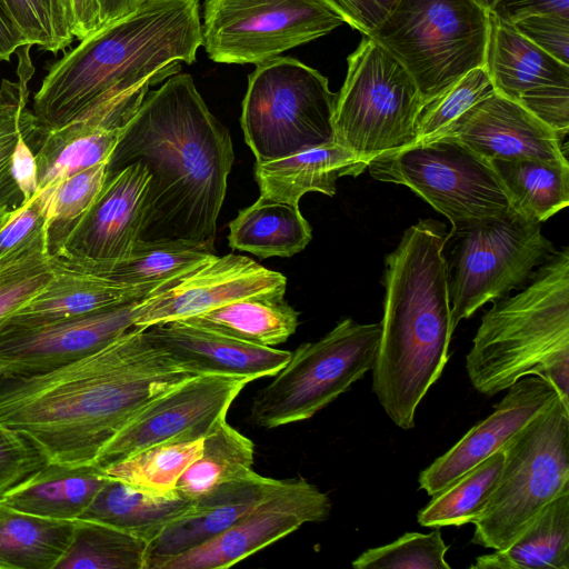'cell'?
Wrapping results in <instances>:
<instances>
[{"mask_svg": "<svg viewBox=\"0 0 569 569\" xmlns=\"http://www.w3.org/2000/svg\"><path fill=\"white\" fill-rule=\"evenodd\" d=\"M448 546L439 528L430 533L406 532L395 541L365 550L352 561L356 569H450Z\"/></svg>", "mask_w": 569, "mask_h": 569, "instance_id": "obj_43", "label": "cell"}, {"mask_svg": "<svg viewBox=\"0 0 569 569\" xmlns=\"http://www.w3.org/2000/svg\"><path fill=\"white\" fill-rule=\"evenodd\" d=\"M108 162L78 172L37 192L46 211L48 256L57 253L94 202L108 177Z\"/></svg>", "mask_w": 569, "mask_h": 569, "instance_id": "obj_40", "label": "cell"}, {"mask_svg": "<svg viewBox=\"0 0 569 569\" xmlns=\"http://www.w3.org/2000/svg\"><path fill=\"white\" fill-rule=\"evenodd\" d=\"M367 37L406 68L427 104L485 66L488 11L473 0H397Z\"/></svg>", "mask_w": 569, "mask_h": 569, "instance_id": "obj_7", "label": "cell"}, {"mask_svg": "<svg viewBox=\"0 0 569 569\" xmlns=\"http://www.w3.org/2000/svg\"><path fill=\"white\" fill-rule=\"evenodd\" d=\"M24 46H29L27 40L0 6V61H9Z\"/></svg>", "mask_w": 569, "mask_h": 569, "instance_id": "obj_52", "label": "cell"}, {"mask_svg": "<svg viewBox=\"0 0 569 569\" xmlns=\"http://www.w3.org/2000/svg\"><path fill=\"white\" fill-rule=\"evenodd\" d=\"M380 333V322L345 318L319 340L300 345L253 398L251 421L273 429L313 417L372 369Z\"/></svg>", "mask_w": 569, "mask_h": 569, "instance_id": "obj_10", "label": "cell"}, {"mask_svg": "<svg viewBox=\"0 0 569 569\" xmlns=\"http://www.w3.org/2000/svg\"><path fill=\"white\" fill-rule=\"evenodd\" d=\"M216 256V251L208 247L189 241L138 240L127 259L101 276L157 291L177 282Z\"/></svg>", "mask_w": 569, "mask_h": 569, "instance_id": "obj_35", "label": "cell"}, {"mask_svg": "<svg viewBox=\"0 0 569 569\" xmlns=\"http://www.w3.org/2000/svg\"><path fill=\"white\" fill-rule=\"evenodd\" d=\"M368 160L338 142L306 149L288 157L256 162L254 179L260 197L299 206L303 194L320 192L332 197L337 180L357 177Z\"/></svg>", "mask_w": 569, "mask_h": 569, "instance_id": "obj_25", "label": "cell"}, {"mask_svg": "<svg viewBox=\"0 0 569 569\" xmlns=\"http://www.w3.org/2000/svg\"><path fill=\"white\" fill-rule=\"evenodd\" d=\"M139 302L133 300L41 326L1 325V370L32 375L92 353L133 327Z\"/></svg>", "mask_w": 569, "mask_h": 569, "instance_id": "obj_18", "label": "cell"}, {"mask_svg": "<svg viewBox=\"0 0 569 569\" xmlns=\"http://www.w3.org/2000/svg\"><path fill=\"white\" fill-rule=\"evenodd\" d=\"M73 521L72 540L56 569H146V541L98 521Z\"/></svg>", "mask_w": 569, "mask_h": 569, "instance_id": "obj_38", "label": "cell"}, {"mask_svg": "<svg viewBox=\"0 0 569 569\" xmlns=\"http://www.w3.org/2000/svg\"><path fill=\"white\" fill-rule=\"evenodd\" d=\"M335 106L336 142L368 161L415 143L423 101L406 68L363 36Z\"/></svg>", "mask_w": 569, "mask_h": 569, "instance_id": "obj_9", "label": "cell"}, {"mask_svg": "<svg viewBox=\"0 0 569 569\" xmlns=\"http://www.w3.org/2000/svg\"><path fill=\"white\" fill-rule=\"evenodd\" d=\"M477 4H479L482 9H485L486 11H490L495 3L497 2V0H473Z\"/></svg>", "mask_w": 569, "mask_h": 569, "instance_id": "obj_54", "label": "cell"}, {"mask_svg": "<svg viewBox=\"0 0 569 569\" xmlns=\"http://www.w3.org/2000/svg\"><path fill=\"white\" fill-rule=\"evenodd\" d=\"M336 98L323 74L295 58L256 64L240 117L256 162L336 142Z\"/></svg>", "mask_w": 569, "mask_h": 569, "instance_id": "obj_8", "label": "cell"}, {"mask_svg": "<svg viewBox=\"0 0 569 569\" xmlns=\"http://www.w3.org/2000/svg\"><path fill=\"white\" fill-rule=\"evenodd\" d=\"M203 438L151 446L103 469L111 479L157 495L176 491L178 479L202 451Z\"/></svg>", "mask_w": 569, "mask_h": 569, "instance_id": "obj_39", "label": "cell"}, {"mask_svg": "<svg viewBox=\"0 0 569 569\" xmlns=\"http://www.w3.org/2000/svg\"><path fill=\"white\" fill-rule=\"evenodd\" d=\"M503 460V451L500 448L433 495L429 503L418 512V523L435 529L472 523L486 508L498 483Z\"/></svg>", "mask_w": 569, "mask_h": 569, "instance_id": "obj_37", "label": "cell"}, {"mask_svg": "<svg viewBox=\"0 0 569 569\" xmlns=\"http://www.w3.org/2000/svg\"><path fill=\"white\" fill-rule=\"evenodd\" d=\"M42 138L40 134L20 136L12 153V176L23 194L24 202L38 192L37 162L32 148H38Z\"/></svg>", "mask_w": 569, "mask_h": 569, "instance_id": "obj_49", "label": "cell"}, {"mask_svg": "<svg viewBox=\"0 0 569 569\" xmlns=\"http://www.w3.org/2000/svg\"><path fill=\"white\" fill-rule=\"evenodd\" d=\"M46 233V211L37 194L0 229V260L29 247Z\"/></svg>", "mask_w": 569, "mask_h": 569, "instance_id": "obj_47", "label": "cell"}, {"mask_svg": "<svg viewBox=\"0 0 569 569\" xmlns=\"http://www.w3.org/2000/svg\"><path fill=\"white\" fill-rule=\"evenodd\" d=\"M283 297H248L182 321L247 343L274 347L286 342L299 325V312Z\"/></svg>", "mask_w": 569, "mask_h": 569, "instance_id": "obj_31", "label": "cell"}, {"mask_svg": "<svg viewBox=\"0 0 569 569\" xmlns=\"http://www.w3.org/2000/svg\"><path fill=\"white\" fill-rule=\"evenodd\" d=\"M470 569H569V490L549 502L506 548Z\"/></svg>", "mask_w": 569, "mask_h": 569, "instance_id": "obj_29", "label": "cell"}, {"mask_svg": "<svg viewBox=\"0 0 569 569\" xmlns=\"http://www.w3.org/2000/svg\"><path fill=\"white\" fill-rule=\"evenodd\" d=\"M466 370L487 397L522 377H541L569 407L568 247L541 264L523 290L492 302L472 339Z\"/></svg>", "mask_w": 569, "mask_h": 569, "instance_id": "obj_5", "label": "cell"}, {"mask_svg": "<svg viewBox=\"0 0 569 569\" xmlns=\"http://www.w3.org/2000/svg\"><path fill=\"white\" fill-rule=\"evenodd\" d=\"M144 1L146 0H100L102 27L133 12Z\"/></svg>", "mask_w": 569, "mask_h": 569, "instance_id": "obj_53", "label": "cell"}, {"mask_svg": "<svg viewBox=\"0 0 569 569\" xmlns=\"http://www.w3.org/2000/svg\"><path fill=\"white\" fill-rule=\"evenodd\" d=\"M147 339L193 375L241 376L253 380L273 377L291 351L247 343L182 320L152 326Z\"/></svg>", "mask_w": 569, "mask_h": 569, "instance_id": "obj_21", "label": "cell"}, {"mask_svg": "<svg viewBox=\"0 0 569 569\" xmlns=\"http://www.w3.org/2000/svg\"><path fill=\"white\" fill-rule=\"evenodd\" d=\"M17 212V211H16ZM16 212H7L0 214V229L10 220Z\"/></svg>", "mask_w": 569, "mask_h": 569, "instance_id": "obj_55", "label": "cell"}, {"mask_svg": "<svg viewBox=\"0 0 569 569\" xmlns=\"http://www.w3.org/2000/svg\"><path fill=\"white\" fill-rule=\"evenodd\" d=\"M0 6L31 47L56 53L74 40L62 0H0Z\"/></svg>", "mask_w": 569, "mask_h": 569, "instance_id": "obj_44", "label": "cell"}, {"mask_svg": "<svg viewBox=\"0 0 569 569\" xmlns=\"http://www.w3.org/2000/svg\"><path fill=\"white\" fill-rule=\"evenodd\" d=\"M124 126L82 121L47 131L34 152L38 191L110 160Z\"/></svg>", "mask_w": 569, "mask_h": 569, "instance_id": "obj_28", "label": "cell"}, {"mask_svg": "<svg viewBox=\"0 0 569 569\" xmlns=\"http://www.w3.org/2000/svg\"><path fill=\"white\" fill-rule=\"evenodd\" d=\"M448 291L452 329L487 302L507 297L555 252L541 223L512 211L448 232Z\"/></svg>", "mask_w": 569, "mask_h": 569, "instance_id": "obj_12", "label": "cell"}, {"mask_svg": "<svg viewBox=\"0 0 569 569\" xmlns=\"http://www.w3.org/2000/svg\"><path fill=\"white\" fill-rule=\"evenodd\" d=\"M148 181L140 163L109 173L62 248L49 257L97 274L127 259L140 240Z\"/></svg>", "mask_w": 569, "mask_h": 569, "instance_id": "obj_16", "label": "cell"}, {"mask_svg": "<svg viewBox=\"0 0 569 569\" xmlns=\"http://www.w3.org/2000/svg\"><path fill=\"white\" fill-rule=\"evenodd\" d=\"M438 137L452 138L489 161H568L562 139L550 127L496 91L461 114Z\"/></svg>", "mask_w": 569, "mask_h": 569, "instance_id": "obj_20", "label": "cell"}, {"mask_svg": "<svg viewBox=\"0 0 569 569\" xmlns=\"http://www.w3.org/2000/svg\"><path fill=\"white\" fill-rule=\"evenodd\" d=\"M71 32L79 41L102 27L100 0H62Z\"/></svg>", "mask_w": 569, "mask_h": 569, "instance_id": "obj_51", "label": "cell"}, {"mask_svg": "<svg viewBox=\"0 0 569 569\" xmlns=\"http://www.w3.org/2000/svg\"><path fill=\"white\" fill-rule=\"evenodd\" d=\"M46 233L23 250L0 260V325L50 281Z\"/></svg>", "mask_w": 569, "mask_h": 569, "instance_id": "obj_41", "label": "cell"}, {"mask_svg": "<svg viewBox=\"0 0 569 569\" xmlns=\"http://www.w3.org/2000/svg\"><path fill=\"white\" fill-rule=\"evenodd\" d=\"M345 23L363 36L375 29L388 14L397 0H326Z\"/></svg>", "mask_w": 569, "mask_h": 569, "instance_id": "obj_48", "label": "cell"}, {"mask_svg": "<svg viewBox=\"0 0 569 569\" xmlns=\"http://www.w3.org/2000/svg\"><path fill=\"white\" fill-rule=\"evenodd\" d=\"M253 379L196 375L147 403L106 445L93 466L103 469L151 446L203 438L227 418L231 403Z\"/></svg>", "mask_w": 569, "mask_h": 569, "instance_id": "obj_14", "label": "cell"}, {"mask_svg": "<svg viewBox=\"0 0 569 569\" xmlns=\"http://www.w3.org/2000/svg\"><path fill=\"white\" fill-rule=\"evenodd\" d=\"M483 67L496 92L522 107L551 88L569 86V64L541 50L491 11Z\"/></svg>", "mask_w": 569, "mask_h": 569, "instance_id": "obj_24", "label": "cell"}, {"mask_svg": "<svg viewBox=\"0 0 569 569\" xmlns=\"http://www.w3.org/2000/svg\"><path fill=\"white\" fill-rule=\"evenodd\" d=\"M311 238V227L299 206L262 197L241 209L229 222V247L262 259L292 257L301 252Z\"/></svg>", "mask_w": 569, "mask_h": 569, "instance_id": "obj_30", "label": "cell"}, {"mask_svg": "<svg viewBox=\"0 0 569 569\" xmlns=\"http://www.w3.org/2000/svg\"><path fill=\"white\" fill-rule=\"evenodd\" d=\"M0 370H1V367H0Z\"/></svg>", "mask_w": 569, "mask_h": 569, "instance_id": "obj_56", "label": "cell"}, {"mask_svg": "<svg viewBox=\"0 0 569 569\" xmlns=\"http://www.w3.org/2000/svg\"><path fill=\"white\" fill-rule=\"evenodd\" d=\"M507 390L490 416L473 426L446 453L420 472V489L431 497L440 492L498 451L559 397L556 388L538 376L522 377Z\"/></svg>", "mask_w": 569, "mask_h": 569, "instance_id": "obj_19", "label": "cell"}, {"mask_svg": "<svg viewBox=\"0 0 569 569\" xmlns=\"http://www.w3.org/2000/svg\"><path fill=\"white\" fill-rule=\"evenodd\" d=\"M176 491L157 495L108 478L78 519L98 521L128 532L148 543L193 507Z\"/></svg>", "mask_w": 569, "mask_h": 569, "instance_id": "obj_27", "label": "cell"}, {"mask_svg": "<svg viewBox=\"0 0 569 569\" xmlns=\"http://www.w3.org/2000/svg\"><path fill=\"white\" fill-rule=\"evenodd\" d=\"M29 46L20 52L18 80L3 79L0 86V214L18 211L26 202L11 170L14 147L22 134L44 136L28 108V83L33 74Z\"/></svg>", "mask_w": 569, "mask_h": 569, "instance_id": "obj_36", "label": "cell"}, {"mask_svg": "<svg viewBox=\"0 0 569 569\" xmlns=\"http://www.w3.org/2000/svg\"><path fill=\"white\" fill-rule=\"evenodd\" d=\"M282 482L252 471L194 500L190 511L148 546L146 569H158L164 560L220 533L273 495Z\"/></svg>", "mask_w": 569, "mask_h": 569, "instance_id": "obj_22", "label": "cell"}, {"mask_svg": "<svg viewBox=\"0 0 569 569\" xmlns=\"http://www.w3.org/2000/svg\"><path fill=\"white\" fill-rule=\"evenodd\" d=\"M108 477L93 465L46 462L7 491L0 503L54 520H76L90 506Z\"/></svg>", "mask_w": 569, "mask_h": 569, "instance_id": "obj_26", "label": "cell"}, {"mask_svg": "<svg viewBox=\"0 0 569 569\" xmlns=\"http://www.w3.org/2000/svg\"><path fill=\"white\" fill-rule=\"evenodd\" d=\"M511 209L542 223L569 204V162L538 159L490 161Z\"/></svg>", "mask_w": 569, "mask_h": 569, "instance_id": "obj_32", "label": "cell"}, {"mask_svg": "<svg viewBox=\"0 0 569 569\" xmlns=\"http://www.w3.org/2000/svg\"><path fill=\"white\" fill-rule=\"evenodd\" d=\"M446 226L420 219L385 260L381 333L372 390L391 421L408 430L448 361L453 333L448 291Z\"/></svg>", "mask_w": 569, "mask_h": 569, "instance_id": "obj_4", "label": "cell"}, {"mask_svg": "<svg viewBox=\"0 0 569 569\" xmlns=\"http://www.w3.org/2000/svg\"><path fill=\"white\" fill-rule=\"evenodd\" d=\"M495 91L485 67L469 70L425 104L415 143L437 138L461 114Z\"/></svg>", "mask_w": 569, "mask_h": 569, "instance_id": "obj_42", "label": "cell"}, {"mask_svg": "<svg viewBox=\"0 0 569 569\" xmlns=\"http://www.w3.org/2000/svg\"><path fill=\"white\" fill-rule=\"evenodd\" d=\"M330 511L328 495L305 478L283 480L251 512L201 545L164 560L158 569L229 568L306 522L327 520Z\"/></svg>", "mask_w": 569, "mask_h": 569, "instance_id": "obj_15", "label": "cell"}, {"mask_svg": "<svg viewBox=\"0 0 569 569\" xmlns=\"http://www.w3.org/2000/svg\"><path fill=\"white\" fill-rule=\"evenodd\" d=\"M73 528V520L42 518L0 503V569H56Z\"/></svg>", "mask_w": 569, "mask_h": 569, "instance_id": "obj_33", "label": "cell"}, {"mask_svg": "<svg viewBox=\"0 0 569 569\" xmlns=\"http://www.w3.org/2000/svg\"><path fill=\"white\" fill-rule=\"evenodd\" d=\"M49 261L52 277L47 286L1 325H48L141 300L154 292L148 287L127 284L83 270L56 257H49Z\"/></svg>", "mask_w": 569, "mask_h": 569, "instance_id": "obj_23", "label": "cell"}, {"mask_svg": "<svg viewBox=\"0 0 569 569\" xmlns=\"http://www.w3.org/2000/svg\"><path fill=\"white\" fill-rule=\"evenodd\" d=\"M234 161L228 129L192 76L149 91L123 127L108 174L133 163L149 173L140 240H182L214 251L217 221Z\"/></svg>", "mask_w": 569, "mask_h": 569, "instance_id": "obj_2", "label": "cell"}, {"mask_svg": "<svg viewBox=\"0 0 569 569\" xmlns=\"http://www.w3.org/2000/svg\"><path fill=\"white\" fill-rule=\"evenodd\" d=\"M253 460V442L223 418L203 437L202 451L178 479L176 492L194 501L223 483L249 476Z\"/></svg>", "mask_w": 569, "mask_h": 569, "instance_id": "obj_34", "label": "cell"}, {"mask_svg": "<svg viewBox=\"0 0 569 569\" xmlns=\"http://www.w3.org/2000/svg\"><path fill=\"white\" fill-rule=\"evenodd\" d=\"M193 376L132 327L42 372L0 370V425L27 438L47 462L93 465L147 403Z\"/></svg>", "mask_w": 569, "mask_h": 569, "instance_id": "obj_1", "label": "cell"}, {"mask_svg": "<svg viewBox=\"0 0 569 569\" xmlns=\"http://www.w3.org/2000/svg\"><path fill=\"white\" fill-rule=\"evenodd\" d=\"M510 23L531 14H559L569 18V0H497L490 10Z\"/></svg>", "mask_w": 569, "mask_h": 569, "instance_id": "obj_50", "label": "cell"}, {"mask_svg": "<svg viewBox=\"0 0 569 569\" xmlns=\"http://www.w3.org/2000/svg\"><path fill=\"white\" fill-rule=\"evenodd\" d=\"M503 467L471 542L509 546L555 498L569 490V407L556 398L502 447Z\"/></svg>", "mask_w": 569, "mask_h": 569, "instance_id": "obj_6", "label": "cell"}, {"mask_svg": "<svg viewBox=\"0 0 569 569\" xmlns=\"http://www.w3.org/2000/svg\"><path fill=\"white\" fill-rule=\"evenodd\" d=\"M200 46L198 0H146L54 62L33 97L32 112L44 132L122 117L176 66L193 63Z\"/></svg>", "mask_w": 569, "mask_h": 569, "instance_id": "obj_3", "label": "cell"}, {"mask_svg": "<svg viewBox=\"0 0 569 569\" xmlns=\"http://www.w3.org/2000/svg\"><path fill=\"white\" fill-rule=\"evenodd\" d=\"M46 462L27 438L0 425V498Z\"/></svg>", "mask_w": 569, "mask_h": 569, "instance_id": "obj_45", "label": "cell"}, {"mask_svg": "<svg viewBox=\"0 0 569 569\" xmlns=\"http://www.w3.org/2000/svg\"><path fill=\"white\" fill-rule=\"evenodd\" d=\"M287 278L252 259L229 253L216 256L167 288L140 300L133 327L182 320L254 296H284Z\"/></svg>", "mask_w": 569, "mask_h": 569, "instance_id": "obj_17", "label": "cell"}, {"mask_svg": "<svg viewBox=\"0 0 569 569\" xmlns=\"http://www.w3.org/2000/svg\"><path fill=\"white\" fill-rule=\"evenodd\" d=\"M202 46L219 63L259 64L345 23L326 0H204Z\"/></svg>", "mask_w": 569, "mask_h": 569, "instance_id": "obj_13", "label": "cell"}, {"mask_svg": "<svg viewBox=\"0 0 569 569\" xmlns=\"http://www.w3.org/2000/svg\"><path fill=\"white\" fill-rule=\"evenodd\" d=\"M371 177L403 184L459 229L511 213L491 162L461 142L438 137L369 160Z\"/></svg>", "mask_w": 569, "mask_h": 569, "instance_id": "obj_11", "label": "cell"}, {"mask_svg": "<svg viewBox=\"0 0 569 569\" xmlns=\"http://www.w3.org/2000/svg\"><path fill=\"white\" fill-rule=\"evenodd\" d=\"M516 30L560 62L569 64V18L531 14L512 22Z\"/></svg>", "mask_w": 569, "mask_h": 569, "instance_id": "obj_46", "label": "cell"}]
</instances>
